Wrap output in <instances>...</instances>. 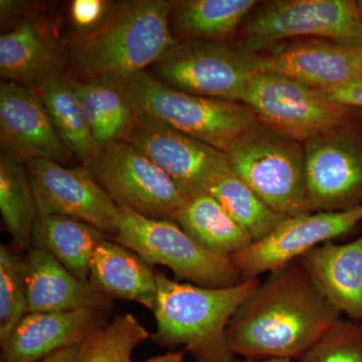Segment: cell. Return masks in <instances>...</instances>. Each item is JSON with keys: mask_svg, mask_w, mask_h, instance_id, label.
Masks as SVG:
<instances>
[{"mask_svg": "<svg viewBox=\"0 0 362 362\" xmlns=\"http://www.w3.org/2000/svg\"><path fill=\"white\" fill-rule=\"evenodd\" d=\"M307 202L311 213L362 206V121L303 143Z\"/></svg>", "mask_w": 362, "mask_h": 362, "instance_id": "10", "label": "cell"}, {"mask_svg": "<svg viewBox=\"0 0 362 362\" xmlns=\"http://www.w3.org/2000/svg\"><path fill=\"white\" fill-rule=\"evenodd\" d=\"M112 309L83 308L28 313L2 345L6 362H37L59 350L82 344L105 324Z\"/></svg>", "mask_w": 362, "mask_h": 362, "instance_id": "17", "label": "cell"}, {"mask_svg": "<svg viewBox=\"0 0 362 362\" xmlns=\"http://www.w3.org/2000/svg\"><path fill=\"white\" fill-rule=\"evenodd\" d=\"M71 86L100 148L126 142L138 122L126 82L113 78L78 80Z\"/></svg>", "mask_w": 362, "mask_h": 362, "instance_id": "22", "label": "cell"}, {"mask_svg": "<svg viewBox=\"0 0 362 362\" xmlns=\"http://www.w3.org/2000/svg\"><path fill=\"white\" fill-rule=\"evenodd\" d=\"M342 314L298 261L269 273L238 309L226 330L233 356L298 361Z\"/></svg>", "mask_w": 362, "mask_h": 362, "instance_id": "1", "label": "cell"}, {"mask_svg": "<svg viewBox=\"0 0 362 362\" xmlns=\"http://www.w3.org/2000/svg\"><path fill=\"white\" fill-rule=\"evenodd\" d=\"M26 170L39 214L71 216L94 226L108 239L115 237L119 207L85 165L33 159Z\"/></svg>", "mask_w": 362, "mask_h": 362, "instance_id": "12", "label": "cell"}, {"mask_svg": "<svg viewBox=\"0 0 362 362\" xmlns=\"http://www.w3.org/2000/svg\"><path fill=\"white\" fill-rule=\"evenodd\" d=\"M252 65L313 90L331 89L362 77V47L318 37L286 40L252 54Z\"/></svg>", "mask_w": 362, "mask_h": 362, "instance_id": "15", "label": "cell"}, {"mask_svg": "<svg viewBox=\"0 0 362 362\" xmlns=\"http://www.w3.org/2000/svg\"><path fill=\"white\" fill-rule=\"evenodd\" d=\"M126 86L139 120L178 131L221 151H228L258 121L244 103L180 92L147 71L131 78Z\"/></svg>", "mask_w": 362, "mask_h": 362, "instance_id": "4", "label": "cell"}, {"mask_svg": "<svg viewBox=\"0 0 362 362\" xmlns=\"http://www.w3.org/2000/svg\"><path fill=\"white\" fill-rule=\"evenodd\" d=\"M173 6L175 1L169 0L114 4L97 30L71 42L69 61L82 77L78 80L127 82L151 68L177 44L169 23Z\"/></svg>", "mask_w": 362, "mask_h": 362, "instance_id": "2", "label": "cell"}, {"mask_svg": "<svg viewBox=\"0 0 362 362\" xmlns=\"http://www.w3.org/2000/svg\"><path fill=\"white\" fill-rule=\"evenodd\" d=\"M0 144L1 152L23 164L47 159L65 165L75 158L37 89L7 81L0 85Z\"/></svg>", "mask_w": 362, "mask_h": 362, "instance_id": "16", "label": "cell"}, {"mask_svg": "<svg viewBox=\"0 0 362 362\" xmlns=\"http://www.w3.org/2000/svg\"><path fill=\"white\" fill-rule=\"evenodd\" d=\"M357 4H358L359 8L362 11V1H357Z\"/></svg>", "mask_w": 362, "mask_h": 362, "instance_id": "37", "label": "cell"}, {"mask_svg": "<svg viewBox=\"0 0 362 362\" xmlns=\"http://www.w3.org/2000/svg\"><path fill=\"white\" fill-rule=\"evenodd\" d=\"M299 362H362V323L342 317Z\"/></svg>", "mask_w": 362, "mask_h": 362, "instance_id": "31", "label": "cell"}, {"mask_svg": "<svg viewBox=\"0 0 362 362\" xmlns=\"http://www.w3.org/2000/svg\"><path fill=\"white\" fill-rule=\"evenodd\" d=\"M150 337L132 314L117 316L81 344L78 362H132L136 347Z\"/></svg>", "mask_w": 362, "mask_h": 362, "instance_id": "29", "label": "cell"}, {"mask_svg": "<svg viewBox=\"0 0 362 362\" xmlns=\"http://www.w3.org/2000/svg\"><path fill=\"white\" fill-rule=\"evenodd\" d=\"M156 282L153 341L166 349L183 346L194 362L232 361L235 356L228 349L226 330L259 279H245L233 287L207 288L156 274Z\"/></svg>", "mask_w": 362, "mask_h": 362, "instance_id": "3", "label": "cell"}, {"mask_svg": "<svg viewBox=\"0 0 362 362\" xmlns=\"http://www.w3.org/2000/svg\"><path fill=\"white\" fill-rule=\"evenodd\" d=\"M28 313L113 308V299L76 277L44 250L32 247L25 259Z\"/></svg>", "mask_w": 362, "mask_h": 362, "instance_id": "19", "label": "cell"}, {"mask_svg": "<svg viewBox=\"0 0 362 362\" xmlns=\"http://www.w3.org/2000/svg\"><path fill=\"white\" fill-rule=\"evenodd\" d=\"M173 180L185 199L230 173L226 152L170 128L139 120L127 141Z\"/></svg>", "mask_w": 362, "mask_h": 362, "instance_id": "14", "label": "cell"}, {"mask_svg": "<svg viewBox=\"0 0 362 362\" xmlns=\"http://www.w3.org/2000/svg\"><path fill=\"white\" fill-rule=\"evenodd\" d=\"M258 4L255 0L175 1L169 18L171 33L177 42H226Z\"/></svg>", "mask_w": 362, "mask_h": 362, "instance_id": "23", "label": "cell"}, {"mask_svg": "<svg viewBox=\"0 0 362 362\" xmlns=\"http://www.w3.org/2000/svg\"><path fill=\"white\" fill-rule=\"evenodd\" d=\"M119 207L111 240L132 250L149 265L168 267L176 277L207 288H228L245 280L230 258L207 252L175 221L154 220Z\"/></svg>", "mask_w": 362, "mask_h": 362, "instance_id": "6", "label": "cell"}, {"mask_svg": "<svg viewBox=\"0 0 362 362\" xmlns=\"http://www.w3.org/2000/svg\"><path fill=\"white\" fill-rule=\"evenodd\" d=\"M65 56L54 30L33 14L0 35V76L7 82L37 88L63 71Z\"/></svg>", "mask_w": 362, "mask_h": 362, "instance_id": "18", "label": "cell"}, {"mask_svg": "<svg viewBox=\"0 0 362 362\" xmlns=\"http://www.w3.org/2000/svg\"><path fill=\"white\" fill-rule=\"evenodd\" d=\"M87 168L117 206L146 218L175 221L185 201L173 180L128 142L101 149Z\"/></svg>", "mask_w": 362, "mask_h": 362, "instance_id": "11", "label": "cell"}, {"mask_svg": "<svg viewBox=\"0 0 362 362\" xmlns=\"http://www.w3.org/2000/svg\"><path fill=\"white\" fill-rule=\"evenodd\" d=\"M362 206L338 213H309L284 218L267 237L230 257L244 279L259 278L301 258L314 247L351 232Z\"/></svg>", "mask_w": 362, "mask_h": 362, "instance_id": "13", "label": "cell"}, {"mask_svg": "<svg viewBox=\"0 0 362 362\" xmlns=\"http://www.w3.org/2000/svg\"><path fill=\"white\" fill-rule=\"evenodd\" d=\"M207 192L220 202L254 242L267 237L286 218L267 206L233 171L221 176Z\"/></svg>", "mask_w": 362, "mask_h": 362, "instance_id": "28", "label": "cell"}, {"mask_svg": "<svg viewBox=\"0 0 362 362\" xmlns=\"http://www.w3.org/2000/svg\"><path fill=\"white\" fill-rule=\"evenodd\" d=\"M52 124L81 165L87 166L101 151L87 122L70 76L52 74L37 88Z\"/></svg>", "mask_w": 362, "mask_h": 362, "instance_id": "26", "label": "cell"}, {"mask_svg": "<svg viewBox=\"0 0 362 362\" xmlns=\"http://www.w3.org/2000/svg\"><path fill=\"white\" fill-rule=\"evenodd\" d=\"M81 344L59 350L51 356L37 362H78L80 361Z\"/></svg>", "mask_w": 362, "mask_h": 362, "instance_id": "34", "label": "cell"}, {"mask_svg": "<svg viewBox=\"0 0 362 362\" xmlns=\"http://www.w3.org/2000/svg\"><path fill=\"white\" fill-rule=\"evenodd\" d=\"M0 211L2 221L21 252L32 249L37 207L25 164L0 153Z\"/></svg>", "mask_w": 362, "mask_h": 362, "instance_id": "27", "label": "cell"}, {"mask_svg": "<svg viewBox=\"0 0 362 362\" xmlns=\"http://www.w3.org/2000/svg\"><path fill=\"white\" fill-rule=\"evenodd\" d=\"M226 153L233 173L276 213L286 218L311 213L303 144L257 121Z\"/></svg>", "mask_w": 362, "mask_h": 362, "instance_id": "5", "label": "cell"}, {"mask_svg": "<svg viewBox=\"0 0 362 362\" xmlns=\"http://www.w3.org/2000/svg\"><path fill=\"white\" fill-rule=\"evenodd\" d=\"M106 238L94 226L77 218L37 214L32 246L51 254L76 277L89 281L93 255Z\"/></svg>", "mask_w": 362, "mask_h": 362, "instance_id": "24", "label": "cell"}, {"mask_svg": "<svg viewBox=\"0 0 362 362\" xmlns=\"http://www.w3.org/2000/svg\"><path fill=\"white\" fill-rule=\"evenodd\" d=\"M90 284L111 299L137 302L153 311L157 297L156 274L151 265L116 240L100 243L92 257Z\"/></svg>", "mask_w": 362, "mask_h": 362, "instance_id": "21", "label": "cell"}, {"mask_svg": "<svg viewBox=\"0 0 362 362\" xmlns=\"http://www.w3.org/2000/svg\"><path fill=\"white\" fill-rule=\"evenodd\" d=\"M0 362H6L4 361V359H1V361H0Z\"/></svg>", "mask_w": 362, "mask_h": 362, "instance_id": "38", "label": "cell"}, {"mask_svg": "<svg viewBox=\"0 0 362 362\" xmlns=\"http://www.w3.org/2000/svg\"><path fill=\"white\" fill-rule=\"evenodd\" d=\"M318 37L362 47V11L354 0H275L255 7L242 26L251 54L295 39Z\"/></svg>", "mask_w": 362, "mask_h": 362, "instance_id": "7", "label": "cell"}, {"mask_svg": "<svg viewBox=\"0 0 362 362\" xmlns=\"http://www.w3.org/2000/svg\"><path fill=\"white\" fill-rule=\"evenodd\" d=\"M315 90L329 101L362 109V77L331 89Z\"/></svg>", "mask_w": 362, "mask_h": 362, "instance_id": "33", "label": "cell"}, {"mask_svg": "<svg viewBox=\"0 0 362 362\" xmlns=\"http://www.w3.org/2000/svg\"><path fill=\"white\" fill-rule=\"evenodd\" d=\"M187 354L185 349L180 351H171L162 356L151 357L144 362H185V356Z\"/></svg>", "mask_w": 362, "mask_h": 362, "instance_id": "35", "label": "cell"}, {"mask_svg": "<svg viewBox=\"0 0 362 362\" xmlns=\"http://www.w3.org/2000/svg\"><path fill=\"white\" fill-rule=\"evenodd\" d=\"M252 54L223 42H177L148 71L180 92L226 101H244L254 75Z\"/></svg>", "mask_w": 362, "mask_h": 362, "instance_id": "9", "label": "cell"}, {"mask_svg": "<svg viewBox=\"0 0 362 362\" xmlns=\"http://www.w3.org/2000/svg\"><path fill=\"white\" fill-rule=\"evenodd\" d=\"M175 223L207 252L230 258L254 242L209 192L187 197Z\"/></svg>", "mask_w": 362, "mask_h": 362, "instance_id": "25", "label": "cell"}, {"mask_svg": "<svg viewBox=\"0 0 362 362\" xmlns=\"http://www.w3.org/2000/svg\"><path fill=\"white\" fill-rule=\"evenodd\" d=\"M243 103L258 122L301 144L362 121V109L329 101L292 78L263 71L252 76Z\"/></svg>", "mask_w": 362, "mask_h": 362, "instance_id": "8", "label": "cell"}, {"mask_svg": "<svg viewBox=\"0 0 362 362\" xmlns=\"http://www.w3.org/2000/svg\"><path fill=\"white\" fill-rule=\"evenodd\" d=\"M13 246L0 247V343L6 344L28 314L25 259Z\"/></svg>", "mask_w": 362, "mask_h": 362, "instance_id": "30", "label": "cell"}, {"mask_svg": "<svg viewBox=\"0 0 362 362\" xmlns=\"http://www.w3.org/2000/svg\"><path fill=\"white\" fill-rule=\"evenodd\" d=\"M230 362H293L291 359L287 358H263V359H254V358H243V357H233Z\"/></svg>", "mask_w": 362, "mask_h": 362, "instance_id": "36", "label": "cell"}, {"mask_svg": "<svg viewBox=\"0 0 362 362\" xmlns=\"http://www.w3.org/2000/svg\"><path fill=\"white\" fill-rule=\"evenodd\" d=\"M114 4L105 0H74L70 4V20L78 35L94 32L108 18Z\"/></svg>", "mask_w": 362, "mask_h": 362, "instance_id": "32", "label": "cell"}, {"mask_svg": "<svg viewBox=\"0 0 362 362\" xmlns=\"http://www.w3.org/2000/svg\"><path fill=\"white\" fill-rule=\"evenodd\" d=\"M297 261L335 309L362 323V235L346 244L325 243Z\"/></svg>", "mask_w": 362, "mask_h": 362, "instance_id": "20", "label": "cell"}]
</instances>
